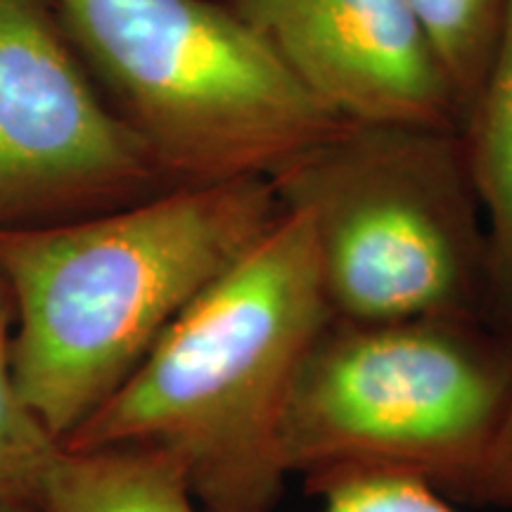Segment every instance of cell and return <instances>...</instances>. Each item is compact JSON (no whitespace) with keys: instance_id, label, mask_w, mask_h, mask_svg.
I'll return each instance as SVG.
<instances>
[{"instance_id":"obj_1","label":"cell","mask_w":512,"mask_h":512,"mask_svg":"<svg viewBox=\"0 0 512 512\" xmlns=\"http://www.w3.org/2000/svg\"><path fill=\"white\" fill-rule=\"evenodd\" d=\"M280 214L268 178H238L67 226L0 228V278L19 316L12 373L31 413L62 444Z\"/></svg>"},{"instance_id":"obj_2","label":"cell","mask_w":512,"mask_h":512,"mask_svg":"<svg viewBox=\"0 0 512 512\" xmlns=\"http://www.w3.org/2000/svg\"><path fill=\"white\" fill-rule=\"evenodd\" d=\"M330 320L311 223L283 209L62 448H157L183 465L202 512H271L290 389Z\"/></svg>"},{"instance_id":"obj_3","label":"cell","mask_w":512,"mask_h":512,"mask_svg":"<svg viewBox=\"0 0 512 512\" xmlns=\"http://www.w3.org/2000/svg\"><path fill=\"white\" fill-rule=\"evenodd\" d=\"M512 392V337L482 318H332L302 358L280 458L316 498L351 479L465 501Z\"/></svg>"},{"instance_id":"obj_4","label":"cell","mask_w":512,"mask_h":512,"mask_svg":"<svg viewBox=\"0 0 512 512\" xmlns=\"http://www.w3.org/2000/svg\"><path fill=\"white\" fill-rule=\"evenodd\" d=\"M311 223L332 318L486 320V238L460 128L351 124L268 178Z\"/></svg>"},{"instance_id":"obj_5","label":"cell","mask_w":512,"mask_h":512,"mask_svg":"<svg viewBox=\"0 0 512 512\" xmlns=\"http://www.w3.org/2000/svg\"><path fill=\"white\" fill-rule=\"evenodd\" d=\"M171 188L271 178L344 124L233 5L57 0Z\"/></svg>"},{"instance_id":"obj_6","label":"cell","mask_w":512,"mask_h":512,"mask_svg":"<svg viewBox=\"0 0 512 512\" xmlns=\"http://www.w3.org/2000/svg\"><path fill=\"white\" fill-rule=\"evenodd\" d=\"M162 183L143 138L95 95L46 5L0 0V216L124 207Z\"/></svg>"},{"instance_id":"obj_7","label":"cell","mask_w":512,"mask_h":512,"mask_svg":"<svg viewBox=\"0 0 512 512\" xmlns=\"http://www.w3.org/2000/svg\"><path fill=\"white\" fill-rule=\"evenodd\" d=\"M299 83L351 124L463 128L406 0H235Z\"/></svg>"},{"instance_id":"obj_8","label":"cell","mask_w":512,"mask_h":512,"mask_svg":"<svg viewBox=\"0 0 512 512\" xmlns=\"http://www.w3.org/2000/svg\"><path fill=\"white\" fill-rule=\"evenodd\" d=\"M463 145L486 238V320L512 337V5Z\"/></svg>"},{"instance_id":"obj_9","label":"cell","mask_w":512,"mask_h":512,"mask_svg":"<svg viewBox=\"0 0 512 512\" xmlns=\"http://www.w3.org/2000/svg\"><path fill=\"white\" fill-rule=\"evenodd\" d=\"M41 512H202L183 465L157 448H62L43 477Z\"/></svg>"},{"instance_id":"obj_10","label":"cell","mask_w":512,"mask_h":512,"mask_svg":"<svg viewBox=\"0 0 512 512\" xmlns=\"http://www.w3.org/2000/svg\"><path fill=\"white\" fill-rule=\"evenodd\" d=\"M406 3L411 5L444 69L456 98L460 121L465 124L496 62L512 0H406Z\"/></svg>"},{"instance_id":"obj_11","label":"cell","mask_w":512,"mask_h":512,"mask_svg":"<svg viewBox=\"0 0 512 512\" xmlns=\"http://www.w3.org/2000/svg\"><path fill=\"white\" fill-rule=\"evenodd\" d=\"M8 294L0 278V498L36 505L62 444L31 413L12 373Z\"/></svg>"},{"instance_id":"obj_12","label":"cell","mask_w":512,"mask_h":512,"mask_svg":"<svg viewBox=\"0 0 512 512\" xmlns=\"http://www.w3.org/2000/svg\"><path fill=\"white\" fill-rule=\"evenodd\" d=\"M320 512H460L448 496L413 479H351L316 496Z\"/></svg>"},{"instance_id":"obj_13","label":"cell","mask_w":512,"mask_h":512,"mask_svg":"<svg viewBox=\"0 0 512 512\" xmlns=\"http://www.w3.org/2000/svg\"><path fill=\"white\" fill-rule=\"evenodd\" d=\"M465 503L512 505V392L494 444L467 491Z\"/></svg>"},{"instance_id":"obj_14","label":"cell","mask_w":512,"mask_h":512,"mask_svg":"<svg viewBox=\"0 0 512 512\" xmlns=\"http://www.w3.org/2000/svg\"><path fill=\"white\" fill-rule=\"evenodd\" d=\"M38 508L31 503L22 501H8V498H0V512H36Z\"/></svg>"}]
</instances>
